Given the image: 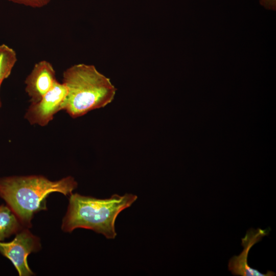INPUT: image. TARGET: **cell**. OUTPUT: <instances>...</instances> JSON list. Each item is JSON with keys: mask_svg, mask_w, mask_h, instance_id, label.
Here are the masks:
<instances>
[{"mask_svg": "<svg viewBox=\"0 0 276 276\" xmlns=\"http://www.w3.org/2000/svg\"><path fill=\"white\" fill-rule=\"evenodd\" d=\"M71 176L52 181L42 175L10 176L0 178V197L16 215L22 225L30 228L35 214L47 210V198L52 193L69 196L77 188Z\"/></svg>", "mask_w": 276, "mask_h": 276, "instance_id": "6da1fadb", "label": "cell"}, {"mask_svg": "<svg viewBox=\"0 0 276 276\" xmlns=\"http://www.w3.org/2000/svg\"><path fill=\"white\" fill-rule=\"evenodd\" d=\"M137 198L136 195L129 193L122 196L114 194L106 199L72 194L61 229L68 233L78 228L88 229L103 235L107 239H113L117 236V217Z\"/></svg>", "mask_w": 276, "mask_h": 276, "instance_id": "7a4b0ae2", "label": "cell"}, {"mask_svg": "<svg viewBox=\"0 0 276 276\" xmlns=\"http://www.w3.org/2000/svg\"><path fill=\"white\" fill-rule=\"evenodd\" d=\"M62 77L67 89L62 110L73 118L103 108L114 99L116 88L93 65H74L64 71Z\"/></svg>", "mask_w": 276, "mask_h": 276, "instance_id": "3957f363", "label": "cell"}, {"mask_svg": "<svg viewBox=\"0 0 276 276\" xmlns=\"http://www.w3.org/2000/svg\"><path fill=\"white\" fill-rule=\"evenodd\" d=\"M41 248L39 238L28 228H24L16 233L10 242H0V253L12 263L19 276L35 274L29 266L27 258L31 252H37Z\"/></svg>", "mask_w": 276, "mask_h": 276, "instance_id": "277c9868", "label": "cell"}, {"mask_svg": "<svg viewBox=\"0 0 276 276\" xmlns=\"http://www.w3.org/2000/svg\"><path fill=\"white\" fill-rule=\"evenodd\" d=\"M66 94L65 85L56 81L39 101L31 103L25 114V119L31 125L42 127L47 125L55 114L62 110Z\"/></svg>", "mask_w": 276, "mask_h": 276, "instance_id": "5b68a950", "label": "cell"}, {"mask_svg": "<svg viewBox=\"0 0 276 276\" xmlns=\"http://www.w3.org/2000/svg\"><path fill=\"white\" fill-rule=\"evenodd\" d=\"M270 231L266 229L250 228L248 229L245 236L241 239V244L243 250L238 256H234L230 259L228 267L234 275L240 276H273L275 273L271 270H267L266 273H262L257 269L252 268L248 264V253L251 248L262 239L267 236Z\"/></svg>", "mask_w": 276, "mask_h": 276, "instance_id": "8992f818", "label": "cell"}, {"mask_svg": "<svg viewBox=\"0 0 276 276\" xmlns=\"http://www.w3.org/2000/svg\"><path fill=\"white\" fill-rule=\"evenodd\" d=\"M56 81V72L50 62L41 60L36 63L25 81L31 102L39 101Z\"/></svg>", "mask_w": 276, "mask_h": 276, "instance_id": "52a82bcc", "label": "cell"}, {"mask_svg": "<svg viewBox=\"0 0 276 276\" xmlns=\"http://www.w3.org/2000/svg\"><path fill=\"white\" fill-rule=\"evenodd\" d=\"M25 227L7 204L0 205V242L15 235Z\"/></svg>", "mask_w": 276, "mask_h": 276, "instance_id": "ba28073f", "label": "cell"}, {"mask_svg": "<svg viewBox=\"0 0 276 276\" xmlns=\"http://www.w3.org/2000/svg\"><path fill=\"white\" fill-rule=\"evenodd\" d=\"M17 61L15 51L5 44L0 45V82L11 74Z\"/></svg>", "mask_w": 276, "mask_h": 276, "instance_id": "9c48e42d", "label": "cell"}, {"mask_svg": "<svg viewBox=\"0 0 276 276\" xmlns=\"http://www.w3.org/2000/svg\"><path fill=\"white\" fill-rule=\"evenodd\" d=\"M9 2L33 8H42L47 5L52 0H7Z\"/></svg>", "mask_w": 276, "mask_h": 276, "instance_id": "30bf717a", "label": "cell"}, {"mask_svg": "<svg viewBox=\"0 0 276 276\" xmlns=\"http://www.w3.org/2000/svg\"><path fill=\"white\" fill-rule=\"evenodd\" d=\"M260 3L267 10H276V0H260Z\"/></svg>", "mask_w": 276, "mask_h": 276, "instance_id": "8fae6325", "label": "cell"}, {"mask_svg": "<svg viewBox=\"0 0 276 276\" xmlns=\"http://www.w3.org/2000/svg\"><path fill=\"white\" fill-rule=\"evenodd\" d=\"M2 83L0 82V88H1V86ZM1 107H2V102H1V98H0V109H1Z\"/></svg>", "mask_w": 276, "mask_h": 276, "instance_id": "7c38bea8", "label": "cell"}]
</instances>
